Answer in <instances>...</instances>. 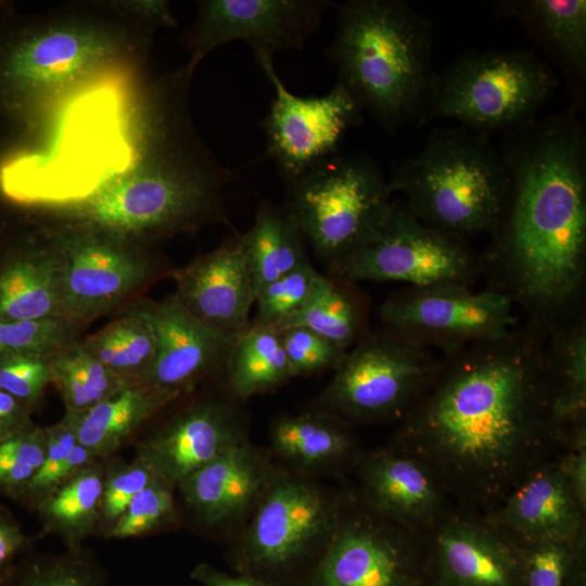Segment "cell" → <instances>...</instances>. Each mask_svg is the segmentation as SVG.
Listing matches in <instances>:
<instances>
[{"label": "cell", "mask_w": 586, "mask_h": 586, "mask_svg": "<svg viewBox=\"0 0 586 586\" xmlns=\"http://www.w3.org/2000/svg\"><path fill=\"white\" fill-rule=\"evenodd\" d=\"M186 65L117 88L126 161L90 178L80 201L40 212L153 245L224 219L233 174L201 141Z\"/></svg>", "instance_id": "cell-1"}, {"label": "cell", "mask_w": 586, "mask_h": 586, "mask_svg": "<svg viewBox=\"0 0 586 586\" xmlns=\"http://www.w3.org/2000/svg\"><path fill=\"white\" fill-rule=\"evenodd\" d=\"M509 207L495 233L514 302L546 329L582 291L586 256V137L573 110L509 131Z\"/></svg>", "instance_id": "cell-2"}, {"label": "cell", "mask_w": 586, "mask_h": 586, "mask_svg": "<svg viewBox=\"0 0 586 586\" xmlns=\"http://www.w3.org/2000/svg\"><path fill=\"white\" fill-rule=\"evenodd\" d=\"M155 31L114 0L0 15V117L47 132L74 101L145 75Z\"/></svg>", "instance_id": "cell-3"}, {"label": "cell", "mask_w": 586, "mask_h": 586, "mask_svg": "<svg viewBox=\"0 0 586 586\" xmlns=\"http://www.w3.org/2000/svg\"><path fill=\"white\" fill-rule=\"evenodd\" d=\"M446 355L409 431L459 469L505 468L532 435L545 405L552 359L544 329L518 327L502 339Z\"/></svg>", "instance_id": "cell-4"}, {"label": "cell", "mask_w": 586, "mask_h": 586, "mask_svg": "<svg viewBox=\"0 0 586 586\" xmlns=\"http://www.w3.org/2000/svg\"><path fill=\"white\" fill-rule=\"evenodd\" d=\"M336 22L326 51L336 82L387 131L420 125L438 80L432 23L400 0L346 1Z\"/></svg>", "instance_id": "cell-5"}, {"label": "cell", "mask_w": 586, "mask_h": 586, "mask_svg": "<svg viewBox=\"0 0 586 586\" xmlns=\"http://www.w3.org/2000/svg\"><path fill=\"white\" fill-rule=\"evenodd\" d=\"M424 225L464 240L494 234L510 202L511 176L487 135L464 127L432 130L424 146L388 180Z\"/></svg>", "instance_id": "cell-6"}, {"label": "cell", "mask_w": 586, "mask_h": 586, "mask_svg": "<svg viewBox=\"0 0 586 586\" xmlns=\"http://www.w3.org/2000/svg\"><path fill=\"white\" fill-rule=\"evenodd\" d=\"M557 85L556 74L532 51H467L438 76L421 124L447 118L484 135L512 131L536 119Z\"/></svg>", "instance_id": "cell-7"}, {"label": "cell", "mask_w": 586, "mask_h": 586, "mask_svg": "<svg viewBox=\"0 0 586 586\" xmlns=\"http://www.w3.org/2000/svg\"><path fill=\"white\" fill-rule=\"evenodd\" d=\"M284 206L327 265L362 245L388 215L394 192L366 155H333L288 186Z\"/></svg>", "instance_id": "cell-8"}, {"label": "cell", "mask_w": 586, "mask_h": 586, "mask_svg": "<svg viewBox=\"0 0 586 586\" xmlns=\"http://www.w3.org/2000/svg\"><path fill=\"white\" fill-rule=\"evenodd\" d=\"M44 229L61 264L63 319L82 329L125 309L161 275L152 245L25 208Z\"/></svg>", "instance_id": "cell-9"}, {"label": "cell", "mask_w": 586, "mask_h": 586, "mask_svg": "<svg viewBox=\"0 0 586 586\" xmlns=\"http://www.w3.org/2000/svg\"><path fill=\"white\" fill-rule=\"evenodd\" d=\"M330 276L349 281H398L410 286L469 285L480 264L464 240L435 230L403 202L358 249L330 263Z\"/></svg>", "instance_id": "cell-10"}, {"label": "cell", "mask_w": 586, "mask_h": 586, "mask_svg": "<svg viewBox=\"0 0 586 586\" xmlns=\"http://www.w3.org/2000/svg\"><path fill=\"white\" fill-rule=\"evenodd\" d=\"M438 368L428 348L384 328L368 331L346 352L316 406L337 418L392 416L435 378Z\"/></svg>", "instance_id": "cell-11"}, {"label": "cell", "mask_w": 586, "mask_h": 586, "mask_svg": "<svg viewBox=\"0 0 586 586\" xmlns=\"http://www.w3.org/2000/svg\"><path fill=\"white\" fill-rule=\"evenodd\" d=\"M384 329L446 354L502 339L519 327L515 302L499 290L472 291L463 284L408 286L380 307Z\"/></svg>", "instance_id": "cell-12"}, {"label": "cell", "mask_w": 586, "mask_h": 586, "mask_svg": "<svg viewBox=\"0 0 586 586\" xmlns=\"http://www.w3.org/2000/svg\"><path fill=\"white\" fill-rule=\"evenodd\" d=\"M253 51L275 90L262 122L266 155L290 186L308 169L336 154L348 128L361 122L362 110L337 82L320 97L293 94L276 72L273 53L263 49Z\"/></svg>", "instance_id": "cell-13"}, {"label": "cell", "mask_w": 586, "mask_h": 586, "mask_svg": "<svg viewBox=\"0 0 586 586\" xmlns=\"http://www.w3.org/2000/svg\"><path fill=\"white\" fill-rule=\"evenodd\" d=\"M331 5L327 0L198 1L195 20L184 33V65L194 72L211 51L239 40L272 53L302 49Z\"/></svg>", "instance_id": "cell-14"}, {"label": "cell", "mask_w": 586, "mask_h": 586, "mask_svg": "<svg viewBox=\"0 0 586 586\" xmlns=\"http://www.w3.org/2000/svg\"><path fill=\"white\" fill-rule=\"evenodd\" d=\"M336 524L333 506L318 486L275 473L244 536V558L260 569L284 568L329 538Z\"/></svg>", "instance_id": "cell-15"}, {"label": "cell", "mask_w": 586, "mask_h": 586, "mask_svg": "<svg viewBox=\"0 0 586 586\" xmlns=\"http://www.w3.org/2000/svg\"><path fill=\"white\" fill-rule=\"evenodd\" d=\"M130 306L149 321L156 340L154 362L140 384L180 397L206 379H224L226 383L238 335L202 322L173 294L161 301L138 298Z\"/></svg>", "instance_id": "cell-16"}, {"label": "cell", "mask_w": 586, "mask_h": 586, "mask_svg": "<svg viewBox=\"0 0 586 586\" xmlns=\"http://www.w3.org/2000/svg\"><path fill=\"white\" fill-rule=\"evenodd\" d=\"M62 311L58 252L42 226L15 205L0 244V320L63 319Z\"/></svg>", "instance_id": "cell-17"}, {"label": "cell", "mask_w": 586, "mask_h": 586, "mask_svg": "<svg viewBox=\"0 0 586 586\" xmlns=\"http://www.w3.org/2000/svg\"><path fill=\"white\" fill-rule=\"evenodd\" d=\"M245 440L232 400L207 397L187 405L139 443L137 457L174 487Z\"/></svg>", "instance_id": "cell-18"}, {"label": "cell", "mask_w": 586, "mask_h": 586, "mask_svg": "<svg viewBox=\"0 0 586 586\" xmlns=\"http://www.w3.org/2000/svg\"><path fill=\"white\" fill-rule=\"evenodd\" d=\"M174 297L191 315L221 332L239 335L252 323L255 291L241 234L169 271Z\"/></svg>", "instance_id": "cell-19"}, {"label": "cell", "mask_w": 586, "mask_h": 586, "mask_svg": "<svg viewBox=\"0 0 586 586\" xmlns=\"http://www.w3.org/2000/svg\"><path fill=\"white\" fill-rule=\"evenodd\" d=\"M273 472L246 440L228 448L179 485L186 504L206 525L231 522L257 506Z\"/></svg>", "instance_id": "cell-20"}, {"label": "cell", "mask_w": 586, "mask_h": 586, "mask_svg": "<svg viewBox=\"0 0 586 586\" xmlns=\"http://www.w3.org/2000/svg\"><path fill=\"white\" fill-rule=\"evenodd\" d=\"M311 586H409L404 548L383 526L361 521L336 524Z\"/></svg>", "instance_id": "cell-21"}, {"label": "cell", "mask_w": 586, "mask_h": 586, "mask_svg": "<svg viewBox=\"0 0 586 586\" xmlns=\"http://www.w3.org/2000/svg\"><path fill=\"white\" fill-rule=\"evenodd\" d=\"M178 398L146 384H130L87 411L64 418L78 444L99 460H105Z\"/></svg>", "instance_id": "cell-22"}, {"label": "cell", "mask_w": 586, "mask_h": 586, "mask_svg": "<svg viewBox=\"0 0 586 586\" xmlns=\"http://www.w3.org/2000/svg\"><path fill=\"white\" fill-rule=\"evenodd\" d=\"M441 574L446 586H517L519 568L511 550L487 531L463 522L437 535Z\"/></svg>", "instance_id": "cell-23"}, {"label": "cell", "mask_w": 586, "mask_h": 586, "mask_svg": "<svg viewBox=\"0 0 586 586\" xmlns=\"http://www.w3.org/2000/svg\"><path fill=\"white\" fill-rule=\"evenodd\" d=\"M582 508L561 469L538 472L508 500L507 522L534 543H568L581 526Z\"/></svg>", "instance_id": "cell-24"}, {"label": "cell", "mask_w": 586, "mask_h": 586, "mask_svg": "<svg viewBox=\"0 0 586 586\" xmlns=\"http://www.w3.org/2000/svg\"><path fill=\"white\" fill-rule=\"evenodd\" d=\"M255 297L269 283L308 263L306 240L285 208L264 202L241 234Z\"/></svg>", "instance_id": "cell-25"}, {"label": "cell", "mask_w": 586, "mask_h": 586, "mask_svg": "<svg viewBox=\"0 0 586 586\" xmlns=\"http://www.w3.org/2000/svg\"><path fill=\"white\" fill-rule=\"evenodd\" d=\"M100 460L52 492L35 509L46 534L62 538L67 548L82 543L100 530L106 469Z\"/></svg>", "instance_id": "cell-26"}, {"label": "cell", "mask_w": 586, "mask_h": 586, "mask_svg": "<svg viewBox=\"0 0 586 586\" xmlns=\"http://www.w3.org/2000/svg\"><path fill=\"white\" fill-rule=\"evenodd\" d=\"M365 485L373 506L397 519H423L437 505L430 475L412 459L397 456L372 459L365 471Z\"/></svg>", "instance_id": "cell-27"}, {"label": "cell", "mask_w": 586, "mask_h": 586, "mask_svg": "<svg viewBox=\"0 0 586 586\" xmlns=\"http://www.w3.org/2000/svg\"><path fill=\"white\" fill-rule=\"evenodd\" d=\"M352 283L320 273L308 302L284 328H306L348 351L368 332L366 304Z\"/></svg>", "instance_id": "cell-28"}, {"label": "cell", "mask_w": 586, "mask_h": 586, "mask_svg": "<svg viewBox=\"0 0 586 586\" xmlns=\"http://www.w3.org/2000/svg\"><path fill=\"white\" fill-rule=\"evenodd\" d=\"M292 378L278 330L251 323L237 336L226 377L234 397L270 392Z\"/></svg>", "instance_id": "cell-29"}, {"label": "cell", "mask_w": 586, "mask_h": 586, "mask_svg": "<svg viewBox=\"0 0 586 586\" xmlns=\"http://www.w3.org/2000/svg\"><path fill=\"white\" fill-rule=\"evenodd\" d=\"M273 450L302 468H318L342 458L352 440L340 418L322 412L284 416L270 430Z\"/></svg>", "instance_id": "cell-30"}, {"label": "cell", "mask_w": 586, "mask_h": 586, "mask_svg": "<svg viewBox=\"0 0 586 586\" xmlns=\"http://www.w3.org/2000/svg\"><path fill=\"white\" fill-rule=\"evenodd\" d=\"M82 342L110 371L129 384L141 383L155 359L154 331L130 305Z\"/></svg>", "instance_id": "cell-31"}, {"label": "cell", "mask_w": 586, "mask_h": 586, "mask_svg": "<svg viewBox=\"0 0 586 586\" xmlns=\"http://www.w3.org/2000/svg\"><path fill=\"white\" fill-rule=\"evenodd\" d=\"M517 12L565 72L582 77L586 71V1L531 0Z\"/></svg>", "instance_id": "cell-32"}, {"label": "cell", "mask_w": 586, "mask_h": 586, "mask_svg": "<svg viewBox=\"0 0 586 586\" xmlns=\"http://www.w3.org/2000/svg\"><path fill=\"white\" fill-rule=\"evenodd\" d=\"M52 382L65 407L76 416L130 385L110 371L84 344L75 341L48 355Z\"/></svg>", "instance_id": "cell-33"}, {"label": "cell", "mask_w": 586, "mask_h": 586, "mask_svg": "<svg viewBox=\"0 0 586 586\" xmlns=\"http://www.w3.org/2000/svg\"><path fill=\"white\" fill-rule=\"evenodd\" d=\"M47 451L43 463L16 501L36 509L58 487L85 468L100 461L78 444L74 430L63 417L43 428Z\"/></svg>", "instance_id": "cell-34"}, {"label": "cell", "mask_w": 586, "mask_h": 586, "mask_svg": "<svg viewBox=\"0 0 586 586\" xmlns=\"http://www.w3.org/2000/svg\"><path fill=\"white\" fill-rule=\"evenodd\" d=\"M0 586H104L99 563L81 548L20 559L0 577Z\"/></svg>", "instance_id": "cell-35"}, {"label": "cell", "mask_w": 586, "mask_h": 586, "mask_svg": "<svg viewBox=\"0 0 586 586\" xmlns=\"http://www.w3.org/2000/svg\"><path fill=\"white\" fill-rule=\"evenodd\" d=\"M551 346L552 361L561 371L560 391L552 397L551 416L556 420L582 416L586 402V328L582 320L560 330Z\"/></svg>", "instance_id": "cell-36"}, {"label": "cell", "mask_w": 586, "mask_h": 586, "mask_svg": "<svg viewBox=\"0 0 586 586\" xmlns=\"http://www.w3.org/2000/svg\"><path fill=\"white\" fill-rule=\"evenodd\" d=\"M319 272L310 262L262 289L256 297L255 326L281 330L308 302Z\"/></svg>", "instance_id": "cell-37"}, {"label": "cell", "mask_w": 586, "mask_h": 586, "mask_svg": "<svg viewBox=\"0 0 586 586\" xmlns=\"http://www.w3.org/2000/svg\"><path fill=\"white\" fill-rule=\"evenodd\" d=\"M176 517L173 486L158 477L132 499L103 534L110 539L136 538L169 525Z\"/></svg>", "instance_id": "cell-38"}, {"label": "cell", "mask_w": 586, "mask_h": 586, "mask_svg": "<svg viewBox=\"0 0 586 586\" xmlns=\"http://www.w3.org/2000/svg\"><path fill=\"white\" fill-rule=\"evenodd\" d=\"M47 442L43 428L29 430L0 442V495L14 500L43 463Z\"/></svg>", "instance_id": "cell-39"}, {"label": "cell", "mask_w": 586, "mask_h": 586, "mask_svg": "<svg viewBox=\"0 0 586 586\" xmlns=\"http://www.w3.org/2000/svg\"><path fill=\"white\" fill-rule=\"evenodd\" d=\"M82 328L67 320L43 319L26 321L0 320V354L51 353L80 340Z\"/></svg>", "instance_id": "cell-40"}, {"label": "cell", "mask_w": 586, "mask_h": 586, "mask_svg": "<svg viewBox=\"0 0 586 586\" xmlns=\"http://www.w3.org/2000/svg\"><path fill=\"white\" fill-rule=\"evenodd\" d=\"M52 382L48 355L36 353L0 354V390L34 410Z\"/></svg>", "instance_id": "cell-41"}, {"label": "cell", "mask_w": 586, "mask_h": 586, "mask_svg": "<svg viewBox=\"0 0 586 586\" xmlns=\"http://www.w3.org/2000/svg\"><path fill=\"white\" fill-rule=\"evenodd\" d=\"M278 331L293 378L335 370L347 352L303 327H288Z\"/></svg>", "instance_id": "cell-42"}, {"label": "cell", "mask_w": 586, "mask_h": 586, "mask_svg": "<svg viewBox=\"0 0 586 586\" xmlns=\"http://www.w3.org/2000/svg\"><path fill=\"white\" fill-rule=\"evenodd\" d=\"M158 476L136 456L130 463L106 469L101 524L103 533L124 513L132 499Z\"/></svg>", "instance_id": "cell-43"}, {"label": "cell", "mask_w": 586, "mask_h": 586, "mask_svg": "<svg viewBox=\"0 0 586 586\" xmlns=\"http://www.w3.org/2000/svg\"><path fill=\"white\" fill-rule=\"evenodd\" d=\"M568 557V543H535L525 562L526 585L563 586Z\"/></svg>", "instance_id": "cell-44"}, {"label": "cell", "mask_w": 586, "mask_h": 586, "mask_svg": "<svg viewBox=\"0 0 586 586\" xmlns=\"http://www.w3.org/2000/svg\"><path fill=\"white\" fill-rule=\"evenodd\" d=\"M30 540L11 514L0 508V577L29 547Z\"/></svg>", "instance_id": "cell-45"}, {"label": "cell", "mask_w": 586, "mask_h": 586, "mask_svg": "<svg viewBox=\"0 0 586 586\" xmlns=\"http://www.w3.org/2000/svg\"><path fill=\"white\" fill-rule=\"evenodd\" d=\"M115 4L130 16L157 30L175 27L177 21L170 3L165 0H114Z\"/></svg>", "instance_id": "cell-46"}, {"label": "cell", "mask_w": 586, "mask_h": 586, "mask_svg": "<svg viewBox=\"0 0 586 586\" xmlns=\"http://www.w3.org/2000/svg\"><path fill=\"white\" fill-rule=\"evenodd\" d=\"M31 413L30 408L0 390V442L36 425Z\"/></svg>", "instance_id": "cell-47"}, {"label": "cell", "mask_w": 586, "mask_h": 586, "mask_svg": "<svg viewBox=\"0 0 586 586\" xmlns=\"http://www.w3.org/2000/svg\"><path fill=\"white\" fill-rule=\"evenodd\" d=\"M568 484L582 509L586 505V448L585 434L579 432L575 450L568 457L561 469Z\"/></svg>", "instance_id": "cell-48"}, {"label": "cell", "mask_w": 586, "mask_h": 586, "mask_svg": "<svg viewBox=\"0 0 586 586\" xmlns=\"http://www.w3.org/2000/svg\"><path fill=\"white\" fill-rule=\"evenodd\" d=\"M27 141L18 131L0 138V244L14 213V205L4 196L1 189V173L4 166L27 146Z\"/></svg>", "instance_id": "cell-49"}, {"label": "cell", "mask_w": 586, "mask_h": 586, "mask_svg": "<svg viewBox=\"0 0 586 586\" xmlns=\"http://www.w3.org/2000/svg\"><path fill=\"white\" fill-rule=\"evenodd\" d=\"M191 577L202 586H267L250 576H232L208 563L198 564Z\"/></svg>", "instance_id": "cell-50"}, {"label": "cell", "mask_w": 586, "mask_h": 586, "mask_svg": "<svg viewBox=\"0 0 586 586\" xmlns=\"http://www.w3.org/2000/svg\"><path fill=\"white\" fill-rule=\"evenodd\" d=\"M14 9H15L14 2L8 1V0H0V15Z\"/></svg>", "instance_id": "cell-51"}]
</instances>
